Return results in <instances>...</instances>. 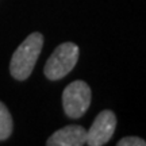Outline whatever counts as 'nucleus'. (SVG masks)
Returning <instances> with one entry per match:
<instances>
[{
	"instance_id": "nucleus-2",
	"label": "nucleus",
	"mask_w": 146,
	"mask_h": 146,
	"mask_svg": "<svg viewBox=\"0 0 146 146\" xmlns=\"http://www.w3.org/2000/svg\"><path fill=\"white\" fill-rule=\"evenodd\" d=\"M80 49L73 42H64L54 49L46 61L43 73L49 80H60L70 73L78 61Z\"/></svg>"
},
{
	"instance_id": "nucleus-1",
	"label": "nucleus",
	"mask_w": 146,
	"mask_h": 146,
	"mask_svg": "<svg viewBox=\"0 0 146 146\" xmlns=\"http://www.w3.org/2000/svg\"><path fill=\"white\" fill-rule=\"evenodd\" d=\"M43 46V35L41 33H31L18 46L10 62L11 76L19 81L27 80L33 73L38 57Z\"/></svg>"
},
{
	"instance_id": "nucleus-5",
	"label": "nucleus",
	"mask_w": 146,
	"mask_h": 146,
	"mask_svg": "<svg viewBox=\"0 0 146 146\" xmlns=\"http://www.w3.org/2000/svg\"><path fill=\"white\" fill-rule=\"evenodd\" d=\"M87 142V130L83 126L69 125L49 137L47 146H83Z\"/></svg>"
},
{
	"instance_id": "nucleus-3",
	"label": "nucleus",
	"mask_w": 146,
	"mask_h": 146,
	"mask_svg": "<svg viewBox=\"0 0 146 146\" xmlns=\"http://www.w3.org/2000/svg\"><path fill=\"white\" fill-rule=\"evenodd\" d=\"M92 99L91 88L83 80L70 83L62 92V106L65 114L72 119L81 118L89 108Z\"/></svg>"
},
{
	"instance_id": "nucleus-4",
	"label": "nucleus",
	"mask_w": 146,
	"mask_h": 146,
	"mask_svg": "<svg viewBox=\"0 0 146 146\" xmlns=\"http://www.w3.org/2000/svg\"><path fill=\"white\" fill-rule=\"evenodd\" d=\"M116 127V116L112 111L104 110L95 118L92 126L87 130V145L103 146L112 138Z\"/></svg>"
},
{
	"instance_id": "nucleus-7",
	"label": "nucleus",
	"mask_w": 146,
	"mask_h": 146,
	"mask_svg": "<svg viewBox=\"0 0 146 146\" xmlns=\"http://www.w3.org/2000/svg\"><path fill=\"white\" fill-rule=\"evenodd\" d=\"M118 146H146V141L138 137H125L118 143Z\"/></svg>"
},
{
	"instance_id": "nucleus-6",
	"label": "nucleus",
	"mask_w": 146,
	"mask_h": 146,
	"mask_svg": "<svg viewBox=\"0 0 146 146\" xmlns=\"http://www.w3.org/2000/svg\"><path fill=\"white\" fill-rule=\"evenodd\" d=\"M14 129V122L8 108L0 102V141H5L10 138Z\"/></svg>"
}]
</instances>
